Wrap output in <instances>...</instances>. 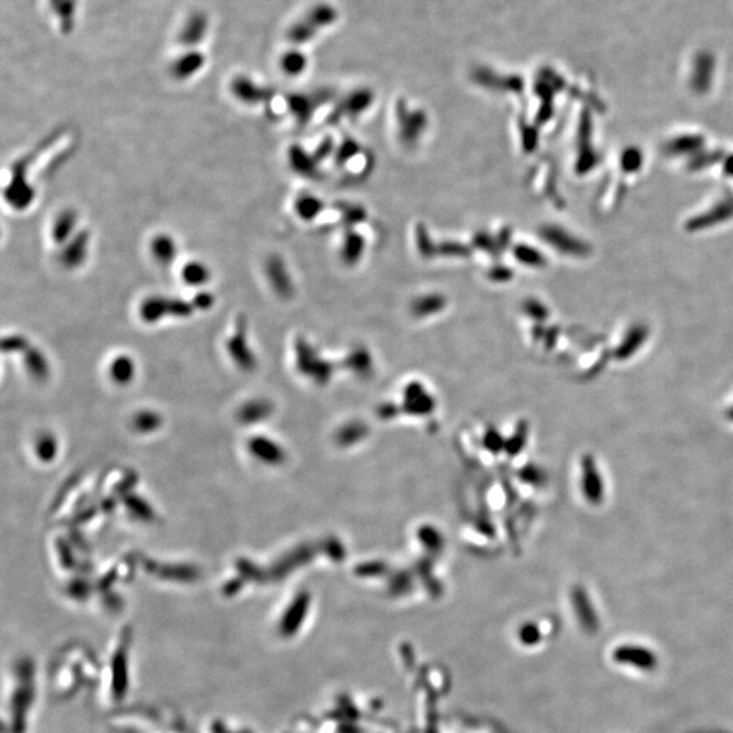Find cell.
Wrapping results in <instances>:
<instances>
[{"mask_svg":"<svg viewBox=\"0 0 733 733\" xmlns=\"http://www.w3.org/2000/svg\"><path fill=\"white\" fill-rule=\"evenodd\" d=\"M192 312V307L188 303L180 300H167V297H148L140 306L142 318L149 322H158L160 318L171 314L178 317H188Z\"/></svg>","mask_w":733,"mask_h":733,"instance_id":"obj_1","label":"cell"},{"mask_svg":"<svg viewBox=\"0 0 733 733\" xmlns=\"http://www.w3.org/2000/svg\"><path fill=\"white\" fill-rule=\"evenodd\" d=\"M151 258L163 268L170 266L178 255V244L170 234H156L148 244Z\"/></svg>","mask_w":733,"mask_h":733,"instance_id":"obj_2","label":"cell"},{"mask_svg":"<svg viewBox=\"0 0 733 733\" xmlns=\"http://www.w3.org/2000/svg\"><path fill=\"white\" fill-rule=\"evenodd\" d=\"M78 234V215L75 211L65 209L61 211L52 223L50 237L54 244L59 246L67 244Z\"/></svg>","mask_w":733,"mask_h":733,"instance_id":"obj_3","label":"cell"},{"mask_svg":"<svg viewBox=\"0 0 733 733\" xmlns=\"http://www.w3.org/2000/svg\"><path fill=\"white\" fill-rule=\"evenodd\" d=\"M180 279L185 286L201 290L209 284L212 273L205 262L200 259H191L182 265L180 270Z\"/></svg>","mask_w":733,"mask_h":733,"instance_id":"obj_4","label":"cell"},{"mask_svg":"<svg viewBox=\"0 0 733 733\" xmlns=\"http://www.w3.org/2000/svg\"><path fill=\"white\" fill-rule=\"evenodd\" d=\"M89 244V233L78 231V234L61 246V262L65 266L79 265L86 258Z\"/></svg>","mask_w":733,"mask_h":733,"instance_id":"obj_5","label":"cell"},{"mask_svg":"<svg viewBox=\"0 0 733 733\" xmlns=\"http://www.w3.org/2000/svg\"><path fill=\"white\" fill-rule=\"evenodd\" d=\"M248 449L253 455L266 463H280L284 458L283 451L266 438H254L248 443Z\"/></svg>","mask_w":733,"mask_h":733,"instance_id":"obj_6","label":"cell"},{"mask_svg":"<svg viewBox=\"0 0 733 733\" xmlns=\"http://www.w3.org/2000/svg\"><path fill=\"white\" fill-rule=\"evenodd\" d=\"M229 350H230L231 356L237 360V363H240V365H242L246 370H248V368H251L254 365V359H253L251 353H248L246 342H244V328L238 329L235 337H233L230 340V342H229Z\"/></svg>","mask_w":733,"mask_h":733,"instance_id":"obj_7","label":"cell"},{"mask_svg":"<svg viewBox=\"0 0 733 733\" xmlns=\"http://www.w3.org/2000/svg\"><path fill=\"white\" fill-rule=\"evenodd\" d=\"M111 376L118 383H128L134 378V361L127 356H118L113 360L110 368Z\"/></svg>","mask_w":733,"mask_h":733,"instance_id":"obj_8","label":"cell"},{"mask_svg":"<svg viewBox=\"0 0 733 733\" xmlns=\"http://www.w3.org/2000/svg\"><path fill=\"white\" fill-rule=\"evenodd\" d=\"M270 412V407L266 402L264 401H253V402H248L246 403L244 407L241 409V413H240V417L241 420L244 423H254V421H258V420H262L264 417H266Z\"/></svg>","mask_w":733,"mask_h":733,"instance_id":"obj_9","label":"cell"},{"mask_svg":"<svg viewBox=\"0 0 733 733\" xmlns=\"http://www.w3.org/2000/svg\"><path fill=\"white\" fill-rule=\"evenodd\" d=\"M26 365L28 370L33 374L37 379H44L48 375V364L45 357L41 354L37 349H30L26 356Z\"/></svg>","mask_w":733,"mask_h":733,"instance_id":"obj_10","label":"cell"},{"mask_svg":"<svg viewBox=\"0 0 733 733\" xmlns=\"http://www.w3.org/2000/svg\"><path fill=\"white\" fill-rule=\"evenodd\" d=\"M160 424V418L159 416H156L155 413H151V412H143V413H139L135 420H134V425L138 431L140 432H151L153 431L155 428H158Z\"/></svg>","mask_w":733,"mask_h":733,"instance_id":"obj_11","label":"cell"},{"mask_svg":"<svg viewBox=\"0 0 733 733\" xmlns=\"http://www.w3.org/2000/svg\"><path fill=\"white\" fill-rule=\"evenodd\" d=\"M125 504L127 507L135 513L138 515L139 518L145 519V520H151L153 518V512L152 509L147 505L146 502L138 497H134V496H129L127 500H125Z\"/></svg>","mask_w":733,"mask_h":733,"instance_id":"obj_12","label":"cell"},{"mask_svg":"<svg viewBox=\"0 0 733 733\" xmlns=\"http://www.w3.org/2000/svg\"><path fill=\"white\" fill-rule=\"evenodd\" d=\"M37 452L43 460L48 462L56 455V441L50 436L43 438L37 445Z\"/></svg>","mask_w":733,"mask_h":733,"instance_id":"obj_13","label":"cell"},{"mask_svg":"<svg viewBox=\"0 0 733 733\" xmlns=\"http://www.w3.org/2000/svg\"><path fill=\"white\" fill-rule=\"evenodd\" d=\"M7 348L10 350H17V349H25L26 348V340L23 337H18V336H14V337H10L7 340H4L3 342V349L7 350Z\"/></svg>","mask_w":733,"mask_h":733,"instance_id":"obj_14","label":"cell"}]
</instances>
